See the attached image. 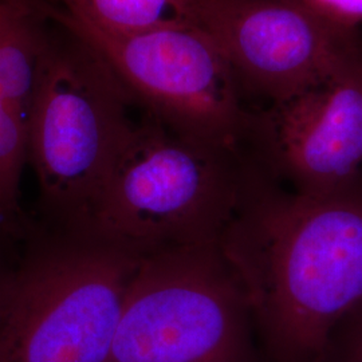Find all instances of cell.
<instances>
[{
  "instance_id": "cell-1",
  "label": "cell",
  "mask_w": 362,
  "mask_h": 362,
  "mask_svg": "<svg viewBox=\"0 0 362 362\" xmlns=\"http://www.w3.org/2000/svg\"><path fill=\"white\" fill-rule=\"evenodd\" d=\"M260 168L219 247L276 362H325L362 303V187L286 192Z\"/></svg>"
},
{
  "instance_id": "cell-2",
  "label": "cell",
  "mask_w": 362,
  "mask_h": 362,
  "mask_svg": "<svg viewBox=\"0 0 362 362\" xmlns=\"http://www.w3.org/2000/svg\"><path fill=\"white\" fill-rule=\"evenodd\" d=\"M262 167L254 141L209 143L143 112L117 152L86 230L143 255L219 245Z\"/></svg>"
},
{
  "instance_id": "cell-3",
  "label": "cell",
  "mask_w": 362,
  "mask_h": 362,
  "mask_svg": "<svg viewBox=\"0 0 362 362\" xmlns=\"http://www.w3.org/2000/svg\"><path fill=\"white\" fill-rule=\"evenodd\" d=\"M143 254L57 227L0 276V362H110Z\"/></svg>"
},
{
  "instance_id": "cell-4",
  "label": "cell",
  "mask_w": 362,
  "mask_h": 362,
  "mask_svg": "<svg viewBox=\"0 0 362 362\" xmlns=\"http://www.w3.org/2000/svg\"><path fill=\"white\" fill-rule=\"evenodd\" d=\"M47 19L94 52L141 112L209 143L252 141L258 109L216 43L196 25L118 34L94 26L52 0Z\"/></svg>"
},
{
  "instance_id": "cell-5",
  "label": "cell",
  "mask_w": 362,
  "mask_h": 362,
  "mask_svg": "<svg viewBox=\"0 0 362 362\" xmlns=\"http://www.w3.org/2000/svg\"><path fill=\"white\" fill-rule=\"evenodd\" d=\"M67 35L69 43L50 37L45 55L28 122V163L58 227L86 230L134 104L104 62Z\"/></svg>"
},
{
  "instance_id": "cell-6",
  "label": "cell",
  "mask_w": 362,
  "mask_h": 362,
  "mask_svg": "<svg viewBox=\"0 0 362 362\" xmlns=\"http://www.w3.org/2000/svg\"><path fill=\"white\" fill-rule=\"evenodd\" d=\"M246 294L219 245L144 255L110 362H252Z\"/></svg>"
},
{
  "instance_id": "cell-7",
  "label": "cell",
  "mask_w": 362,
  "mask_h": 362,
  "mask_svg": "<svg viewBox=\"0 0 362 362\" xmlns=\"http://www.w3.org/2000/svg\"><path fill=\"white\" fill-rule=\"evenodd\" d=\"M194 23L216 43L247 95L267 105L362 52L358 30L338 26L302 0H194Z\"/></svg>"
},
{
  "instance_id": "cell-8",
  "label": "cell",
  "mask_w": 362,
  "mask_h": 362,
  "mask_svg": "<svg viewBox=\"0 0 362 362\" xmlns=\"http://www.w3.org/2000/svg\"><path fill=\"white\" fill-rule=\"evenodd\" d=\"M254 144L272 177L294 192L362 187V52L332 74L260 107Z\"/></svg>"
},
{
  "instance_id": "cell-9",
  "label": "cell",
  "mask_w": 362,
  "mask_h": 362,
  "mask_svg": "<svg viewBox=\"0 0 362 362\" xmlns=\"http://www.w3.org/2000/svg\"><path fill=\"white\" fill-rule=\"evenodd\" d=\"M91 25L133 34L176 25H194V0H54Z\"/></svg>"
},
{
  "instance_id": "cell-10",
  "label": "cell",
  "mask_w": 362,
  "mask_h": 362,
  "mask_svg": "<svg viewBox=\"0 0 362 362\" xmlns=\"http://www.w3.org/2000/svg\"><path fill=\"white\" fill-rule=\"evenodd\" d=\"M30 116L0 95V233H21V181L28 163Z\"/></svg>"
},
{
  "instance_id": "cell-11",
  "label": "cell",
  "mask_w": 362,
  "mask_h": 362,
  "mask_svg": "<svg viewBox=\"0 0 362 362\" xmlns=\"http://www.w3.org/2000/svg\"><path fill=\"white\" fill-rule=\"evenodd\" d=\"M311 10L338 26L358 30L362 25V0H302Z\"/></svg>"
},
{
  "instance_id": "cell-12",
  "label": "cell",
  "mask_w": 362,
  "mask_h": 362,
  "mask_svg": "<svg viewBox=\"0 0 362 362\" xmlns=\"http://www.w3.org/2000/svg\"><path fill=\"white\" fill-rule=\"evenodd\" d=\"M346 320H350L346 336L341 338L337 353H330L325 362L334 357L337 362H362V303Z\"/></svg>"
},
{
  "instance_id": "cell-13",
  "label": "cell",
  "mask_w": 362,
  "mask_h": 362,
  "mask_svg": "<svg viewBox=\"0 0 362 362\" xmlns=\"http://www.w3.org/2000/svg\"><path fill=\"white\" fill-rule=\"evenodd\" d=\"M3 269H4V264L1 263V260H0V276H1V272H3Z\"/></svg>"
}]
</instances>
